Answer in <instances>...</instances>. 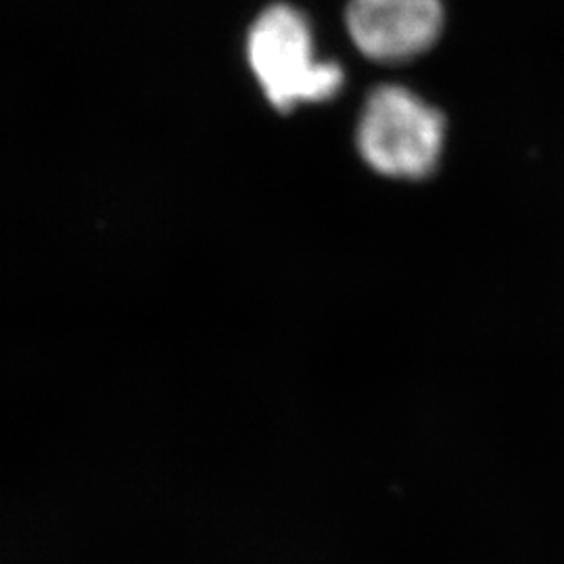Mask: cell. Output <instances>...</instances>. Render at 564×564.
<instances>
[{
	"label": "cell",
	"instance_id": "3957f363",
	"mask_svg": "<svg viewBox=\"0 0 564 564\" xmlns=\"http://www.w3.org/2000/svg\"><path fill=\"white\" fill-rule=\"evenodd\" d=\"M442 0H349L345 23L358 51L379 63L426 53L444 30Z\"/></svg>",
	"mask_w": 564,
	"mask_h": 564
},
{
	"label": "cell",
	"instance_id": "6da1fadb",
	"mask_svg": "<svg viewBox=\"0 0 564 564\" xmlns=\"http://www.w3.org/2000/svg\"><path fill=\"white\" fill-rule=\"evenodd\" d=\"M247 59L265 99L282 113L300 102L330 101L345 80L341 65L316 59L310 23L289 4H274L256 20Z\"/></svg>",
	"mask_w": 564,
	"mask_h": 564
},
{
	"label": "cell",
	"instance_id": "7a4b0ae2",
	"mask_svg": "<svg viewBox=\"0 0 564 564\" xmlns=\"http://www.w3.org/2000/svg\"><path fill=\"white\" fill-rule=\"evenodd\" d=\"M444 141V113L403 86H379L364 102L358 149L384 176L426 178L440 165Z\"/></svg>",
	"mask_w": 564,
	"mask_h": 564
}]
</instances>
